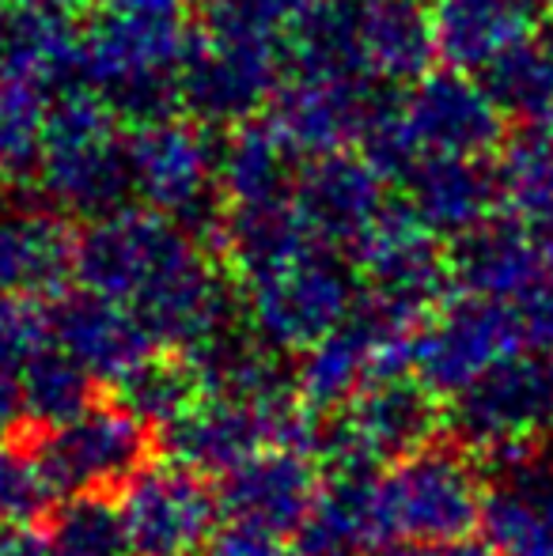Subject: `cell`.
<instances>
[{"instance_id": "8d00e7d4", "label": "cell", "mask_w": 553, "mask_h": 556, "mask_svg": "<svg viewBox=\"0 0 553 556\" xmlns=\"http://www.w3.org/2000/svg\"><path fill=\"white\" fill-rule=\"evenodd\" d=\"M376 556H501V549L489 542H474V538H458V542H402L384 545Z\"/></svg>"}, {"instance_id": "ba28073f", "label": "cell", "mask_w": 553, "mask_h": 556, "mask_svg": "<svg viewBox=\"0 0 553 556\" xmlns=\"http://www.w3.org/2000/svg\"><path fill=\"white\" fill-rule=\"evenodd\" d=\"M448 425L443 397L414 371L379 375L341 413L323 420L318 462L323 466L384 469L420 446L436 443Z\"/></svg>"}, {"instance_id": "1f68e13d", "label": "cell", "mask_w": 553, "mask_h": 556, "mask_svg": "<svg viewBox=\"0 0 553 556\" xmlns=\"http://www.w3.org/2000/svg\"><path fill=\"white\" fill-rule=\"evenodd\" d=\"M58 504V489L50 484L27 435L15 432L0 443V519L46 527Z\"/></svg>"}, {"instance_id": "6da1fadb", "label": "cell", "mask_w": 553, "mask_h": 556, "mask_svg": "<svg viewBox=\"0 0 553 556\" xmlns=\"http://www.w3.org/2000/svg\"><path fill=\"white\" fill-rule=\"evenodd\" d=\"M288 76L285 35L247 23L209 4L201 23H190V42L178 68V111L201 125L254 122L269 111Z\"/></svg>"}, {"instance_id": "2e32d148", "label": "cell", "mask_w": 553, "mask_h": 556, "mask_svg": "<svg viewBox=\"0 0 553 556\" xmlns=\"http://www.w3.org/2000/svg\"><path fill=\"white\" fill-rule=\"evenodd\" d=\"M486 462V542L501 556H553V432Z\"/></svg>"}, {"instance_id": "5b68a950", "label": "cell", "mask_w": 553, "mask_h": 556, "mask_svg": "<svg viewBox=\"0 0 553 556\" xmlns=\"http://www.w3.org/2000/svg\"><path fill=\"white\" fill-rule=\"evenodd\" d=\"M209 257L205 242L175 216L129 205L80 227L73 285L140 311Z\"/></svg>"}, {"instance_id": "836d02e7", "label": "cell", "mask_w": 553, "mask_h": 556, "mask_svg": "<svg viewBox=\"0 0 553 556\" xmlns=\"http://www.w3.org/2000/svg\"><path fill=\"white\" fill-rule=\"evenodd\" d=\"M201 556H303L300 545H288L285 538H269L259 530H243V527H224L216 530L213 542L201 549Z\"/></svg>"}, {"instance_id": "d4e9b609", "label": "cell", "mask_w": 553, "mask_h": 556, "mask_svg": "<svg viewBox=\"0 0 553 556\" xmlns=\"http://www.w3.org/2000/svg\"><path fill=\"white\" fill-rule=\"evenodd\" d=\"M303 155L269 122H243L221 140V198L228 208L292 201Z\"/></svg>"}, {"instance_id": "9a60e30c", "label": "cell", "mask_w": 553, "mask_h": 556, "mask_svg": "<svg viewBox=\"0 0 553 556\" xmlns=\"http://www.w3.org/2000/svg\"><path fill=\"white\" fill-rule=\"evenodd\" d=\"M402 114L425 155H470L489 160L504 148V114L481 76L458 68H428L402 88Z\"/></svg>"}, {"instance_id": "484cf974", "label": "cell", "mask_w": 553, "mask_h": 556, "mask_svg": "<svg viewBox=\"0 0 553 556\" xmlns=\"http://www.w3.org/2000/svg\"><path fill=\"white\" fill-rule=\"evenodd\" d=\"M205 375H201L198 359L190 352L178 349H155L148 352L140 364L129 367L118 382L111 387V397H118L129 413L160 432V428L175 425L183 413L205 397Z\"/></svg>"}, {"instance_id": "8992f818", "label": "cell", "mask_w": 553, "mask_h": 556, "mask_svg": "<svg viewBox=\"0 0 553 556\" xmlns=\"http://www.w3.org/2000/svg\"><path fill=\"white\" fill-rule=\"evenodd\" d=\"M134 198L144 208L175 216L186 231L213 247L224 220L221 198V144L201 122L155 117L126 132Z\"/></svg>"}, {"instance_id": "ffe728a7", "label": "cell", "mask_w": 553, "mask_h": 556, "mask_svg": "<svg viewBox=\"0 0 553 556\" xmlns=\"http://www.w3.org/2000/svg\"><path fill=\"white\" fill-rule=\"evenodd\" d=\"M76 235L65 213L0 201V295L53 300L76 280Z\"/></svg>"}, {"instance_id": "d590c367", "label": "cell", "mask_w": 553, "mask_h": 556, "mask_svg": "<svg viewBox=\"0 0 553 556\" xmlns=\"http://www.w3.org/2000/svg\"><path fill=\"white\" fill-rule=\"evenodd\" d=\"M0 556H58L46 527L0 519Z\"/></svg>"}, {"instance_id": "e575fe53", "label": "cell", "mask_w": 553, "mask_h": 556, "mask_svg": "<svg viewBox=\"0 0 553 556\" xmlns=\"http://www.w3.org/2000/svg\"><path fill=\"white\" fill-rule=\"evenodd\" d=\"M213 4L231 15H239V20H247V23H259V27H269V30H280V35H285L292 15L300 12L307 0H213Z\"/></svg>"}, {"instance_id": "4fadbf2b", "label": "cell", "mask_w": 553, "mask_h": 556, "mask_svg": "<svg viewBox=\"0 0 553 556\" xmlns=\"http://www.w3.org/2000/svg\"><path fill=\"white\" fill-rule=\"evenodd\" d=\"M349 262L361 273L364 292L417 318H432L455 288L451 250L440 247V235L428 231L406 201L387 205Z\"/></svg>"}, {"instance_id": "603a6c76", "label": "cell", "mask_w": 553, "mask_h": 556, "mask_svg": "<svg viewBox=\"0 0 553 556\" xmlns=\"http://www.w3.org/2000/svg\"><path fill=\"white\" fill-rule=\"evenodd\" d=\"M80 42L84 30L68 12L0 0V84L73 88L80 84Z\"/></svg>"}, {"instance_id": "74e56055", "label": "cell", "mask_w": 553, "mask_h": 556, "mask_svg": "<svg viewBox=\"0 0 553 556\" xmlns=\"http://www.w3.org/2000/svg\"><path fill=\"white\" fill-rule=\"evenodd\" d=\"M23 425H27V417H23L20 379H8V375H0V443L12 440Z\"/></svg>"}, {"instance_id": "f546056e", "label": "cell", "mask_w": 553, "mask_h": 556, "mask_svg": "<svg viewBox=\"0 0 553 556\" xmlns=\"http://www.w3.org/2000/svg\"><path fill=\"white\" fill-rule=\"evenodd\" d=\"M53 91L35 84H0V182H38L46 155Z\"/></svg>"}, {"instance_id": "d6a6232c", "label": "cell", "mask_w": 553, "mask_h": 556, "mask_svg": "<svg viewBox=\"0 0 553 556\" xmlns=\"http://www.w3.org/2000/svg\"><path fill=\"white\" fill-rule=\"evenodd\" d=\"M53 344L50 300L35 295H0V375L23 379L27 364Z\"/></svg>"}, {"instance_id": "ac0fdd59", "label": "cell", "mask_w": 553, "mask_h": 556, "mask_svg": "<svg viewBox=\"0 0 553 556\" xmlns=\"http://www.w3.org/2000/svg\"><path fill=\"white\" fill-rule=\"evenodd\" d=\"M394 88H379L372 80H326V76H285L266 122L303 155L345 152L349 144H361L372 114L379 111Z\"/></svg>"}, {"instance_id": "ab89813d", "label": "cell", "mask_w": 553, "mask_h": 556, "mask_svg": "<svg viewBox=\"0 0 553 556\" xmlns=\"http://www.w3.org/2000/svg\"><path fill=\"white\" fill-rule=\"evenodd\" d=\"M4 4H35V8H58V12H68V15H73V8L88 4V0H4Z\"/></svg>"}, {"instance_id": "60d3db41", "label": "cell", "mask_w": 553, "mask_h": 556, "mask_svg": "<svg viewBox=\"0 0 553 556\" xmlns=\"http://www.w3.org/2000/svg\"><path fill=\"white\" fill-rule=\"evenodd\" d=\"M546 356V371H550V382H553V352H542Z\"/></svg>"}, {"instance_id": "52a82bcc", "label": "cell", "mask_w": 553, "mask_h": 556, "mask_svg": "<svg viewBox=\"0 0 553 556\" xmlns=\"http://www.w3.org/2000/svg\"><path fill=\"white\" fill-rule=\"evenodd\" d=\"M35 446L46 477L61 500L118 496L129 481L160 458V432L118 397H99L91 409L58 428H20Z\"/></svg>"}, {"instance_id": "f1b7e54d", "label": "cell", "mask_w": 553, "mask_h": 556, "mask_svg": "<svg viewBox=\"0 0 553 556\" xmlns=\"http://www.w3.org/2000/svg\"><path fill=\"white\" fill-rule=\"evenodd\" d=\"M504 205L531 231L553 235V125H524L501 152Z\"/></svg>"}, {"instance_id": "7a4b0ae2", "label": "cell", "mask_w": 553, "mask_h": 556, "mask_svg": "<svg viewBox=\"0 0 553 556\" xmlns=\"http://www.w3.org/2000/svg\"><path fill=\"white\" fill-rule=\"evenodd\" d=\"M118 122L122 117L84 84L53 91L46 155L38 170L46 205L84 224L129 208L134 175Z\"/></svg>"}, {"instance_id": "277c9868", "label": "cell", "mask_w": 553, "mask_h": 556, "mask_svg": "<svg viewBox=\"0 0 553 556\" xmlns=\"http://www.w3.org/2000/svg\"><path fill=\"white\" fill-rule=\"evenodd\" d=\"M486 473L458 440H436L391 462L372 484V545L458 542L481 527Z\"/></svg>"}, {"instance_id": "7bdbcfd3", "label": "cell", "mask_w": 553, "mask_h": 556, "mask_svg": "<svg viewBox=\"0 0 553 556\" xmlns=\"http://www.w3.org/2000/svg\"><path fill=\"white\" fill-rule=\"evenodd\" d=\"M414 4H420V8H425V4H428V8H432V4H436V0H414Z\"/></svg>"}, {"instance_id": "9c48e42d", "label": "cell", "mask_w": 553, "mask_h": 556, "mask_svg": "<svg viewBox=\"0 0 553 556\" xmlns=\"http://www.w3.org/2000/svg\"><path fill=\"white\" fill-rule=\"evenodd\" d=\"M243 311L269 344L300 356L330 337L361 303V273L338 250L315 247L300 262L243 285Z\"/></svg>"}, {"instance_id": "ee69618b", "label": "cell", "mask_w": 553, "mask_h": 556, "mask_svg": "<svg viewBox=\"0 0 553 556\" xmlns=\"http://www.w3.org/2000/svg\"><path fill=\"white\" fill-rule=\"evenodd\" d=\"M546 4H550V12H553V0H546Z\"/></svg>"}, {"instance_id": "e0dca14e", "label": "cell", "mask_w": 553, "mask_h": 556, "mask_svg": "<svg viewBox=\"0 0 553 556\" xmlns=\"http://www.w3.org/2000/svg\"><path fill=\"white\" fill-rule=\"evenodd\" d=\"M387 186L391 182L364 155L330 152L303 160L292 190V205L300 213V220L307 224V231L326 250L353 257L364 235L379 224V216L391 205Z\"/></svg>"}, {"instance_id": "cb8c5ba5", "label": "cell", "mask_w": 553, "mask_h": 556, "mask_svg": "<svg viewBox=\"0 0 553 556\" xmlns=\"http://www.w3.org/2000/svg\"><path fill=\"white\" fill-rule=\"evenodd\" d=\"M361 58L379 88H410L432 68L436 38L432 15L414 0H361L356 4Z\"/></svg>"}, {"instance_id": "3957f363", "label": "cell", "mask_w": 553, "mask_h": 556, "mask_svg": "<svg viewBox=\"0 0 553 556\" xmlns=\"http://www.w3.org/2000/svg\"><path fill=\"white\" fill-rule=\"evenodd\" d=\"M190 42L186 15L103 8L80 42V84L122 122L140 125L178 111V68Z\"/></svg>"}, {"instance_id": "4316f807", "label": "cell", "mask_w": 553, "mask_h": 556, "mask_svg": "<svg viewBox=\"0 0 553 556\" xmlns=\"http://www.w3.org/2000/svg\"><path fill=\"white\" fill-rule=\"evenodd\" d=\"M493 103L519 125H553V23L512 46L481 73Z\"/></svg>"}, {"instance_id": "83f0119b", "label": "cell", "mask_w": 553, "mask_h": 556, "mask_svg": "<svg viewBox=\"0 0 553 556\" xmlns=\"http://www.w3.org/2000/svg\"><path fill=\"white\" fill-rule=\"evenodd\" d=\"M23 390V428H58L68 425L73 417H80L84 409L103 397V382L76 364L68 352H61L58 344H46L35 359L27 364L20 379Z\"/></svg>"}, {"instance_id": "5bb4252c", "label": "cell", "mask_w": 553, "mask_h": 556, "mask_svg": "<svg viewBox=\"0 0 553 556\" xmlns=\"http://www.w3.org/2000/svg\"><path fill=\"white\" fill-rule=\"evenodd\" d=\"M323 462L296 446H269L216 481L224 522L269 538H300L323 496Z\"/></svg>"}, {"instance_id": "44dd1931", "label": "cell", "mask_w": 553, "mask_h": 556, "mask_svg": "<svg viewBox=\"0 0 553 556\" xmlns=\"http://www.w3.org/2000/svg\"><path fill=\"white\" fill-rule=\"evenodd\" d=\"M399 190L410 213L432 235L451 242L493 220L497 205L504 201L497 163L470 155H420Z\"/></svg>"}, {"instance_id": "8fae6325", "label": "cell", "mask_w": 553, "mask_h": 556, "mask_svg": "<svg viewBox=\"0 0 553 556\" xmlns=\"http://www.w3.org/2000/svg\"><path fill=\"white\" fill-rule=\"evenodd\" d=\"M448 428L481 458L519 451L553 432V382L546 356L519 352L451 397Z\"/></svg>"}, {"instance_id": "d6986e66", "label": "cell", "mask_w": 553, "mask_h": 556, "mask_svg": "<svg viewBox=\"0 0 553 556\" xmlns=\"http://www.w3.org/2000/svg\"><path fill=\"white\" fill-rule=\"evenodd\" d=\"M50 333L61 352H68L106 387H114L129 367L160 349L137 311L80 285L50 300Z\"/></svg>"}, {"instance_id": "b9f144b4", "label": "cell", "mask_w": 553, "mask_h": 556, "mask_svg": "<svg viewBox=\"0 0 553 556\" xmlns=\"http://www.w3.org/2000/svg\"><path fill=\"white\" fill-rule=\"evenodd\" d=\"M323 556H361L356 549H341V553H323Z\"/></svg>"}, {"instance_id": "4dcf8cb0", "label": "cell", "mask_w": 553, "mask_h": 556, "mask_svg": "<svg viewBox=\"0 0 553 556\" xmlns=\"http://www.w3.org/2000/svg\"><path fill=\"white\" fill-rule=\"evenodd\" d=\"M58 556H129L126 522L114 496H68L46 519Z\"/></svg>"}, {"instance_id": "f6af8a7d", "label": "cell", "mask_w": 553, "mask_h": 556, "mask_svg": "<svg viewBox=\"0 0 553 556\" xmlns=\"http://www.w3.org/2000/svg\"><path fill=\"white\" fill-rule=\"evenodd\" d=\"M129 556H134V553H129Z\"/></svg>"}, {"instance_id": "30bf717a", "label": "cell", "mask_w": 553, "mask_h": 556, "mask_svg": "<svg viewBox=\"0 0 553 556\" xmlns=\"http://www.w3.org/2000/svg\"><path fill=\"white\" fill-rule=\"evenodd\" d=\"M134 556H201L221 530V492L213 477L155 458L118 492Z\"/></svg>"}, {"instance_id": "f35d334b", "label": "cell", "mask_w": 553, "mask_h": 556, "mask_svg": "<svg viewBox=\"0 0 553 556\" xmlns=\"http://www.w3.org/2000/svg\"><path fill=\"white\" fill-rule=\"evenodd\" d=\"M193 0H103L114 12H152V15H186Z\"/></svg>"}, {"instance_id": "7c38bea8", "label": "cell", "mask_w": 553, "mask_h": 556, "mask_svg": "<svg viewBox=\"0 0 553 556\" xmlns=\"http://www.w3.org/2000/svg\"><path fill=\"white\" fill-rule=\"evenodd\" d=\"M527 352L519 323L504 303L458 292L425 323L414 349V375L440 397L463 394L497 364Z\"/></svg>"}, {"instance_id": "7402d4cb", "label": "cell", "mask_w": 553, "mask_h": 556, "mask_svg": "<svg viewBox=\"0 0 553 556\" xmlns=\"http://www.w3.org/2000/svg\"><path fill=\"white\" fill-rule=\"evenodd\" d=\"M546 0H436V58L448 68L481 76L497 58L546 23Z\"/></svg>"}]
</instances>
